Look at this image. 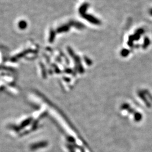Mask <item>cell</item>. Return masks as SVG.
<instances>
[{"instance_id":"cell-2","label":"cell","mask_w":152,"mask_h":152,"mask_svg":"<svg viewBox=\"0 0 152 152\" xmlns=\"http://www.w3.org/2000/svg\"><path fill=\"white\" fill-rule=\"evenodd\" d=\"M149 13H150V14H151V15L152 16V9H151V10H150Z\"/></svg>"},{"instance_id":"cell-1","label":"cell","mask_w":152,"mask_h":152,"mask_svg":"<svg viewBox=\"0 0 152 152\" xmlns=\"http://www.w3.org/2000/svg\"><path fill=\"white\" fill-rule=\"evenodd\" d=\"M25 23L24 24V22H20L19 24V27L21 28V29H23V28H24V27H25Z\"/></svg>"}]
</instances>
